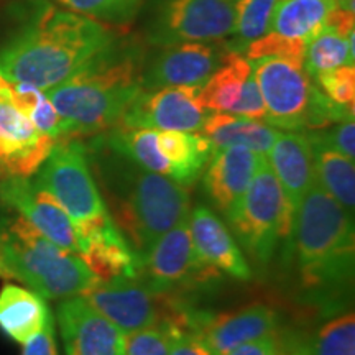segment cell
Wrapping results in <instances>:
<instances>
[{
	"label": "cell",
	"instance_id": "obj_1",
	"mask_svg": "<svg viewBox=\"0 0 355 355\" xmlns=\"http://www.w3.org/2000/svg\"><path fill=\"white\" fill-rule=\"evenodd\" d=\"M89 165L110 219L141 259L163 234L189 216V189L146 171L104 140L87 148Z\"/></svg>",
	"mask_w": 355,
	"mask_h": 355
},
{
	"label": "cell",
	"instance_id": "obj_2",
	"mask_svg": "<svg viewBox=\"0 0 355 355\" xmlns=\"http://www.w3.org/2000/svg\"><path fill=\"white\" fill-rule=\"evenodd\" d=\"M114 46V32L101 21L48 6L0 48V74L46 92Z\"/></svg>",
	"mask_w": 355,
	"mask_h": 355
},
{
	"label": "cell",
	"instance_id": "obj_3",
	"mask_svg": "<svg viewBox=\"0 0 355 355\" xmlns=\"http://www.w3.org/2000/svg\"><path fill=\"white\" fill-rule=\"evenodd\" d=\"M291 241L301 285L322 303L337 301L354 282V216L316 181L293 217Z\"/></svg>",
	"mask_w": 355,
	"mask_h": 355
},
{
	"label": "cell",
	"instance_id": "obj_4",
	"mask_svg": "<svg viewBox=\"0 0 355 355\" xmlns=\"http://www.w3.org/2000/svg\"><path fill=\"white\" fill-rule=\"evenodd\" d=\"M139 60L115 46L46 91L64 123V139L94 135L117 127L144 91Z\"/></svg>",
	"mask_w": 355,
	"mask_h": 355
},
{
	"label": "cell",
	"instance_id": "obj_5",
	"mask_svg": "<svg viewBox=\"0 0 355 355\" xmlns=\"http://www.w3.org/2000/svg\"><path fill=\"white\" fill-rule=\"evenodd\" d=\"M0 254L13 278L44 300L83 296L101 282L76 254L48 241L24 217L2 206Z\"/></svg>",
	"mask_w": 355,
	"mask_h": 355
},
{
	"label": "cell",
	"instance_id": "obj_6",
	"mask_svg": "<svg viewBox=\"0 0 355 355\" xmlns=\"http://www.w3.org/2000/svg\"><path fill=\"white\" fill-rule=\"evenodd\" d=\"M265 102L263 122L288 132L319 130L354 117L319 91L301 61L260 58L250 61Z\"/></svg>",
	"mask_w": 355,
	"mask_h": 355
},
{
	"label": "cell",
	"instance_id": "obj_7",
	"mask_svg": "<svg viewBox=\"0 0 355 355\" xmlns=\"http://www.w3.org/2000/svg\"><path fill=\"white\" fill-rule=\"evenodd\" d=\"M295 207L288 201L266 157L252 178L237 209L229 217L230 229L255 263L266 265L279 243L291 241Z\"/></svg>",
	"mask_w": 355,
	"mask_h": 355
},
{
	"label": "cell",
	"instance_id": "obj_8",
	"mask_svg": "<svg viewBox=\"0 0 355 355\" xmlns=\"http://www.w3.org/2000/svg\"><path fill=\"white\" fill-rule=\"evenodd\" d=\"M32 181L63 207L74 227L109 214L89 165L87 146L79 139L55 141Z\"/></svg>",
	"mask_w": 355,
	"mask_h": 355
},
{
	"label": "cell",
	"instance_id": "obj_9",
	"mask_svg": "<svg viewBox=\"0 0 355 355\" xmlns=\"http://www.w3.org/2000/svg\"><path fill=\"white\" fill-rule=\"evenodd\" d=\"M139 278L157 295L180 296L216 283L220 279V272L198 257L188 216L163 234L141 257Z\"/></svg>",
	"mask_w": 355,
	"mask_h": 355
},
{
	"label": "cell",
	"instance_id": "obj_10",
	"mask_svg": "<svg viewBox=\"0 0 355 355\" xmlns=\"http://www.w3.org/2000/svg\"><path fill=\"white\" fill-rule=\"evenodd\" d=\"M235 19L232 0H163L150 25L153 44L219 42L230 37Z\"/></svg>",
	"mask_w": 355,
	"mask_h": 355
},
{
	"label": "cell",
	"instance_id": "obj_11",
	"mask_svg": "<svg viewBox=\"0 0 355 355\" xmlns=\"http://www.w3.org/2000/svg\"><path fill=\"white\" fill-rule=\"evenodd\" d=\"M83 298L125 336L158 324L168 314L176 296L157 295L139 277H121L99 282L84 293Z\"/></svg>",
	"mask_w": 355,
	"mask_h": 355
},
{
	"label": "cell",
	"instance_id": "obj_12",
	"mask_svg": "<svg viewBox=\"0 0 355 355\" xmlns=\"http://www.w3.org/2000/svg\"><path fill=\"white\" fill-rule=\"evenodd\" d=\"M201 86H166L141 91L117 127L201 132L209 115L199 102Z\"/></svg>",
	"mask_w": 355,
	"mask_h": 355
},
{
	"label": "cell",
	"instance_id": "obj_13",
	"mask_svg": "<svg viewBox=\"0 0 355 355\" xmlns=\"http://www.w3.org/2000/svg\"><path fill=\"white\" fill-rule=\"evenodd\" d=\"M53 145L55 140L38 132L15 107L10 83L0 74V175L33 176Z\"/></svg>",
	"mask_w": 355,
	"mask_h": 355
},
{
	"label": "cell",
	"instance_id": "obj_14",
	"mask_svg": "<svg viewBox=\"0 0 355 355\" xmlns=\"http://www.w3.org/2000/svg\"><path fill=\"white\" fill-rule=\"evenodd\" d=\"M0 206L24 217L48 241L78 255V237L73 220L63 207L30 178H0Z\"/></svg>",
	"mask_w": 355,
	"mask_h": 355
},
{
	"label": "cell",
	"instance_id": "obj_15",
	"mask_svg": "<svg viewBox=\"0 0 355 355\" xmlns=\"http://www.w3.org/2000/svg\"><path fill=\"white\" fill-rule=\"evenodd\" d=\"M78 257L101 282L137 278L140 259L109 214L76 225Z\"/></svg>",
	"mask_w": 355,
	"mask_h": 355
},
{
	"label": "cell",
	"instance_id": "obj_16",
	"mask_svg": "<svg viewBox=\"0 0 355 355\" xmlns=\"http://www.w3.org/2000/svg\"><path fill=\"white\" fill-rule=\"evenodd\" d=\"M66 355H123V336L83 296L66 298L56 309Z\"/></svg>",
	"mask_w": 355,
	"mask_h": 355
},
{
	"label": "cell",
	"instance_id": "obj_17",
	"mask_svg": "<svg viewBox=\"0 0 355 355\" xmlns=\"http://www.w3.org/2000/svg\"><path fill=\"white\" fill-rule=\"evenodd\" d=\"M224 55L219 48L202 42L165 46L144 71V91L166 86H202L219 68Z\"/></svg>",
	"mask_w": 355,
	"mask_h": 355
},
{
	"label": "cell",
	"instance_id": "obj_18",
	"mask_svg": "<svg viewBox=\"0 0 355 355\" xmlns=\"http://www.w3.org/2000/svg\"><path fill=\"white\" fill-rule=\"evenodd\" d=\"M265 155L242 146L212 150L204 171L202 186L209 201L229 219L250 186Z\"/></svg>",
	"mask_w": 355,
	"mask_h": 355
},
{
	"label": "cell",
	"instance_id": "obj_19",
	"mask_svg": "<svg viewBox=\"0 0 355 355\" xmlns=\"http://www.w3.org/2000/svg\"><path fill=\"white\" fill-rule=\"evenodd\" d=\"M189 230L196 254L204 263L241 282L252 278L250 266L234 235L207 207L196 206L189 212Z\"/></svg>",
	"mask_w": 355,
	"mask_h": 355
},
{
	"label": "cell",
	"instance_id": "obj_20",
	"mask_svg": "<svg viewBox=\"0 0 355 355\" xmlns=\"http://www.w3.org/2000/svg\"><path fill=\"white\" fill-rule=\"evenodd\" d=\"M277 313L265 304H252L234 313L211 316L198 334L216 355H225L239 345L277 334Z\"/></svg>",
	"mask_w": 355,
	"mask_h": 355
},
{
	"label": "cell",
	"instance_id": "obj_21",
	"mask_svg": "<svg viewBox=\"0 0 355 355\" xmlns=\"http://www.w3.org/2000/svg\"><path fill=\"white\" fill-rule=\"evenodd\" d=\"M266 159L286 199L296 209L316 183L313 146L306 132H278Z\"/></svg>",
	"mask_w": 355,
	"mask_h": 355
},
{
	"label": "cell",
	"instance_id": "obj_22",
	"mask_svg": "<svg viewBox=\"0 0 355 355\" xmlns=\"http://www.w3.org/2000/svg\"><path fill=\"white\" fill-rule=\"evenodd\" d=\"M51 319V311L38 293L17 285H6L0 291V331L15 343H26Z\"/></svg>",
	"mask_w": 355,
	"mask_h": 355
},
{
	"label": "cell",
	"instance_id": "obj_23",
	"mask_svg": "<svg viewBox=\"0 0 355 355\" xmlns=\"http://www.w3.org/2000/svg\"><path fill=\"white\" fill-rule=\"evenodd\" d=\"M278 132V128L263 121H254L227 112L209 114L201 127V133L211 141L212 150L242 146L265 157L272 148Z\"/></svg>",
	"mask_w": 355,
	"mask_h": 355
},
{
	"label": "cell",
	"instance_id": "obj_24",
	"mask_svg": "<svg viewBox=\"0 0 355 355\" xmlns=\"http://www.w3.org/2000/svg\"><path fill=\"white\" fill-rule=\"evenodd\" d=\"M157 144L170 165L171 180L188 189L201 176L212 155L211 141L201 132L158 130Z\"/></svg>",
	"mask_w": 355,
	"mask_h": 355
},
{
	"label": "cell",
	"instance_id": "obj_25",
	"mask_svg": "<svg viewBox=\"0 0 355 355\" xmlns=\"http://www.w3.org/2000/svg\"><path fill=\"white\" fill-rule=\"evenodd\" d=\"M250 74L252 64L242 53L225 51L219 68L199 89V102L207 112H232Z\"/></svg>",
	"mask_w": 355,
	"mask_h": 355
},
{
	"label": "cell",
	"instance_id": "obj_26",
	"mask_svg": "<svg viewBox=\"0 0 355 355\" xmlns=\"http://www.w3.org/2000/svg\"><path fill=\"white\" fill-rule=\"evenodd\" d=\"M336 7L334 0H278L270 32L308 44Z\"/></svg>",
	"mask_w": 355,
	"mask_h": 355
},
{
	"label": "cell",
	"instance_id": "obj_27",
	"mask_svg": "<svg viewBox=\"0 0 355 355\" xmlns=\"http://www.w3.org/2000/svg\"><path fill=\"white\" fill-rule=\"evenodd\" d=\"M308 135V133H306ZM313 146L314 173L319 186L331 194L350 216L355 209V168L354 159L336 152L308 135Z\"/></svg>",
	"mask_w": 355,
	"mask_h": 355
},
{
	"label": "cell",
	"instance_id": "obj_28",
	"mask_svg": "<svg viewBox=\"0 0 355 355\" xmlns=\"http://www.w3.org/2000/svg\"><path fill=\"white\" fill-rule=\"evenodd\" d=\"M157 132L158 130H153V128L114 127L110 128L107 135L102 137V140L114 152L132 159L133 163L145 168L146 171L170 178V165L158 148Z\"/></svg>",
	"mask_w": 355,
	"mask_h": 355
},
{
	"label": "cell",
	"instance_id": "obj_29",
	"mask_svg": "<svg viewBox=\"0 0 355 355\" xmlns=\"http://www.w3.org/2000/svg\"><path fill=\"white\" fill-rule=\"evenodd\" d=\"M354 37H343V35L322 28L316 37L306 44L303 68L311 78L319 73L329 71L339 66H354Z\"/></svg>",
	"mask_w": 355,
	"mask_h": 355
},
{
	"label": "cell",
	"instance_id": "obj_30",
	"mask_svg": "<svg viewBox=\"0 0 355 355\" xmlns=\"http://www.w3.org/2000/svg\"><path fill=\"white\" fill-rule=\"evenodd\" d=\"M278 0H237L234 2L235 19L227 51L243 53L245 48L272 28L273 12Z\"/></svg>",
	"mask_w": 355,
	"mask_h": 355
},
{
	"label": "cell",
	"instance_id": "obj_31",
	"mask_svg": "<svg viewBox=\"0 0 355 355\" xmlns=\"http://www.w3.org/2000/svg\"><path fill=\"white\" fill-rule=\"evenodd\" d=\"M311 355H355V316L345 313L327 321L308 343Z\"/></svg>",
	"mask_w": 355,
	"mask_h": 355
},
{
	"label": "cell",
	"instance_id": "obj_32",
	"mask_svg": "<svg viewBox=\"0 0 355 355\" xmlns=\"http://www.w3.org/2000/svg\"><path fill=\"white\" fill-rule=\"evenodd\" d=\"M71 12L97 21L125 24L140 10L144 0H56Z\"/></svg>",
	"mask_w": 355,
	"mask_h": 355
},
{
	"label": "cell",
	"instance_id": "obj_33",
	"mask_svg": "<svg viewBox=\"0 0 355 355\" xmlns=\"http://www.w3.org/2000/svg\"><path fill=\"white\" fill-rule=\"evenodd\" d=\"M183 334L170 322L133 331L123 337V355H170L173 340Z\"/></svg>",
	"mask_w": 355,
	"mask_h": 355
},
{
	"label": "cell",
	"instance_id": "obj_34",
	"mask_svg": "<svg viewBox=\"0 0 355 355\" xmlns=\"http://www.w3.org/2000/svg\"><path fill=\"white\" fill-rule=\"evenodd\" d=\"M314 84L327 99L339 107L354 110L355 104V68L350 64L324 71L314 76Z\"/></svg>",
	"mask_w": 355,
	"mask_h": 355
},
{
	"label": "cell",
	"instance_id": "obj_35",
	"mask_svg": "<svg viewBox=\"0 0 355 355\" xmlns=\"http://www.w3.org/2000/svg\"><path fill=\"white\" fill-rule=\"evenodd\" d=\"M304 51L306 43L285 38L275 32H268L248 44L243 53H245L248 61L260 60V58H290V60L303 63Z\"/></svg>",
	"mask_w": 355,
	"mask_h": 355
},
{
	"label": "cell",
	"instance_id": "obj_36",
	"mask_svg": "<svg viewBox=\"0 0 355 355\" xmlns=\"http://www.w3.org/2000/svg\"><path fill=\"white\" fill-rule=\"evenodd\" d=\"M309 137L327 145L336 152L345 155V157L355 158V122L354 117L347 121L337 122L329 128H319V130H308Z\"/></svg>",
	"mask_w": 355,
	"mask_h": 355
},
{
	"label": "cell",
	"instance_id": "obj_37",
	"mask_svg": "<svg viewBox=\"0 0 355 355\" xmlns=\"http://www.w3.org/2000/svg\"><path fill=\"white\" fill-rule=\"evenodd\" d=\"M241 115V117L254 119V121H263L265 119V102L263 97H261L260 87L257 84V79L254 76V69H252V74L243 84L241 101L237 102V105L232 109V112Z\"/></svg>",
	"mask_w": 355,
	"mask_h": 355
},
{
	"label": "cell",
	"instance_id": "obj_38",
	"mask_svg": "<svg viewBox=\"0 0 355 355\" xmlns=\"http://www.w3.org/2000/svg\"><path fill=\"white\" fill-rule=\"evenodd\" d=\"M21 355H60L55 336V319H51L38 334L21 344Z\"/></svg>",
	"mask_w": 355,
	"mask_h": 355
},
{
	"label": "cell",
	"instance_id": "obj_39",
	"mask_svg": "<svg viewBox=\"0 0 355 355\" xmlns=\"http://www.w3.org/2000/svg\"><path fill=\"white\" fill-rule=\"evenodd\" d=\"M170 355H216L196 332H183L173 340Z\"/></svg>",
	"mask_w": 355,
	"mask_h": 355
},
{
	"label": "cell",
	"instance_id": "obj_40",
	"mask_svg": "<svg viewBox=\"0 0 355 355\" xmlns=\"http://www.w3.org/2000/svg\"><path fill=\"white\" fill-rule=\"evenodd\" d=\"M225 355H282V340L277 334H270L239 345Z\"/></svg>",
	"mask_w": 355,
	"mask_h": 355
},
{
	"label": "cell",
	"instance_id": "obj_41",
	"mask_svg": "<svg viewBox=\"0 0 355 355\" xmlns=\"http://www.w3.org/2000/svg\"><path fill=\"white\" fill-rule=\"evenodd\" d=\"M282 340V355H311L308 343H304L300 337L290 336L285 340Z\"/></svg>",
	"mask_w": 355,
	"mask_h": 355
},
{
	"label": "cell",
	"instance_id": "obj_42",
	"mask_svg": "<svg viewBox=\"0 0 355 355\" xmlns=\"http://www.w3.org/2000/svg\"><path fill=\"white\" fill-rule=\"evenodd\" d=\"M0 278L3 279H15L13 278V275L10 270H8V266L6 265V261L2 259V254H0Z\"/></svg>",
	"mask_w": 355,
	"mask_h": 355
},
{
	"label": "cell",
	"instance_id": "obj_43",
	"mask_svg": "<svg viewBox=\"0 0 355 355\" xmlns=\"http://www.w3.org/2000/svg\"><path fill=\"white\" fill-rule=\"evenodd\" d=\"M334 2L337 3V7L354 12V0H334Z\"/></svg>",
	"mask_w": 355,
	"mask_h": 355
}]
</instances>
